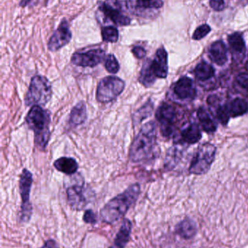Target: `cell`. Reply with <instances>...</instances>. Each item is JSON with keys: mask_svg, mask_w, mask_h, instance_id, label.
Listing matches in <instances>:
<instances>
[{"mask_svg": "<svg viewBox=\"0 0 248 248\" xmlns=\"http://www.w3.org/2000/svg\"><path fill=\"white\" fill-rule=\"evenodd\" d=\"M157 150V125L151 121L141 127L134 139L130 149V160L135 163L154 160L159 155Z\"/></svg>", "mask_w": 248, "mask_h": 248, "instance_id": "1", "label": "cell"}, {"mask_svg": "<svg viewBox=\"0 0 248 248\" xmlns=\"http://www.w3.org/2000/svg\"><path fill=\"white\" fill-rule=\"evenodd\" d=\"M140 194L141 186L136 183L131 185L123 192L112 198L100 210L102 221L106 224H113L122 219L138 201Z\"/></svg>", "mask_w": 248, "mask_h": 248, "instance_id": "2", "label": "cell"}, {"mask_svg": "<svg viewBox=\"0 0 248 248\" xmlns=\"http://www.w3.org/2000/svg\"><path fill=\"white\" fill-rule=\"evenodd\" d=\"M50 113L41 106H34L28 113L26 122L34 134V143L40 150H45L50 138Z\"/></svg>", "mask_w": 248, "mask_h": 248, "instance_id": "3", "label": "cell"}, {"mask_svg": "<svg viewBox=\"0 0 248 248\" xmlns=\"http://www.w3.org/2000/svg\"><path fill=\"white\" fill-rule=\"evenodd\" d=\"M168 74V58L164 47L156 52L154 59H147L143 64L138 81L144 87H151L157 78H166Z\"/></svg>", "mask_w": 248, "mask_h": 248, "instance_id": "4", "label": "cell"}, {"mask_svg": "<svg viewBox=\"0 0 248 248\" xmlns=\"http://www.w3.org/2000/svg\"><path fill=\"white\" fill-rule=\"evenodd\" d=\"M52 87L48 78L36 75L31 80L29 90L25 96V105L27 107L44 106L52 98Z\"/></svg>", "mask_w": 248, "mask_h": 248, "instance_id": "5", "label": "cell"}, {"mask_svg": "<svg viewBox=\"0 0 248 248\" xmlns=\"http://www.w3.org/2000/svg\"><path fill=\"white\" fill-rule=\"evenodd\" d=\"M32 182V173L27 169H23L19 180V192L21 198V206L18 217L19 222L20 224H26L29 222L33 214V208L30 202Z\"/></svg>", "mask_w": 248, "mask_h": 248, "instance_id": "6", "label": "cell"}, {"mask_svg": "<svg viewBox=\"0 0 248 248\" xmlns=\"http://www.w3.org/2000/svg\"><path fill=\"white\" fill-rule=\"evenodd\" d=\"M216 147L211 143L199 146L190 163L189 171L192 174L202 175L211 169L215 160Z\"/></svg>", "mask_w": 248, "mask_h": 248, "instance_id": "7", "label": "cell"}, {"mask_svg": "<svg viewBox=\"0 0 248 248\" xmlns=\"http://www.w3.org/2000/svg\"><path fill=\"white\" fill-rule=\"evenodd\" d=\"M125 87V81L119 77H105L100 80L98 85L96 100L99 103H111L122 94Z\"/></svg>", "mask_w": 248, "mask_h": 248, "instance_id": "8", "label": "cell"}, {"mask_svg": "<svg viewBox=\"0 0 248 248\" xmlns=\"http://www.w3.org/2000/svg\"><path fill=\"white\" fill-rule=\"evenodd\" d=\"M104 17L117 26L131 24V19L124 14L122 1L119 0H105L99 7Z\"/></svg>", "mask_w": 248, "mask_h": 248, "instance_id": "9", "label": "cell"}, {"mask_svg": "<svg viewBox=\"0 0 248 248\" xmlns=\"http://www.w3.org/2000/svg\"><path fill=\"white\" fill-rule=\"evenodd\" d=\"M177 118L176 109L171 105L163 103L156 112V119L160 124L163 137L170 138L175 131V122Z\"/></svg>", "mask_w": 248, "mask_h": 248, "instance_id": "10", "label": "cell"}, {"mask_svg": "<svg viewBox=\"0 0 248 248\" xmlns=\"http://www.w3.org/2000/svg\"><path fill=\"white\" fill-rule=\"evenodd\" d=\"M66 197L68 205L74 211H83L90 202L88 189L84 186V182L68 186Z\"/></svg>", "mask_w": 248, "mask_h": 248, "instance_id": "11", "label": "cell"}, {"mask_svg": "<svg viewBox=\"0 0 248 248\" xmlns=\"http://www.w3.org/2000/svg\"><path fill=\"white\" fill-rule=\"evenodd\" d=\"M106 59V52L102 49H93L86 52H77L73 54L71 62L77 66L93 68Z\"/></svg>", "mask_w": 248, "mask_h": 248, "instance_id": "12", "label": "cell"}, {"mask_svg": "<svg viewBox=\"0 0 248 248\" xmlns=\"http://www.w3.org/2000/svg\"><path fill=\"white\" fill-rule=\"evenodd\" d=\"M72 33L66 19H63L58 29L54 31L48 41V48L50 52H56L71 42Z\"/></svg>", "mask_w": 248, "mask_h": 248, "instance_id": "13", "label": "cell"}, {"mask_svg": "<svg viewBox=\"0 0 248 248\" xmlns=\"http://www.w3.org/2000/svg\"><path fill=\"white\" fill-rule=\"evenodd\" d=\"M163 0H125L128 10L134 16H145L146 13L163 7Z\"/></svg>", "mask_w": 248, "mask_h": 248, "instance_id": "14", "label": "cell"}, {"mask_svg": "<svg viewBox=\"0 0 248 248\" xmlns=\"http://www.w3.org/2000/svg\"><path fill=\"white\" fill-rule=\"evenodd\" d=\"M175 95L182 100H192L197 94L196 87L192 78L182 77L175 83L173 87Z\"/></svg>", "mask_w": 248, "mask_h": 248, "instance_id": "15", "label": "cell"}, {"mask_svg": "<svg viewBox=\"0 0 248 248\" xmlns=\"http://www.w3.org/2000/svg\"><path fill=\"white\" fill-rule=\"evenodd\" d=\"M132 223L128 218H124L119 231L116 233L113 243L109 248H125L131 240Z\"/></svg>", "mask_w": 248, "mask_h": 248, "instance_id": "16", "label": "cell"}, {"mask_svg": "<svg viewBox=\"0 0 248 248\" xmlns=\"http://www.w3.org/2000/svg\"><path fill=\"white\" fill-rule=\"evenodd\" d=\"M208 55L214 63L220 66L225 65L228 61V49L222 41H217L211 45Z\"/></svg>", "mask_w": 248, "mask_h": 248, "instance_id": "17", "label": "cell"}, {"mask_svg": "<svg viewBox=\"0 0 248 248\" xmlns=\"http://www.w3.org/2000/svg\"><path fill=\"white\" fill-rule=\"evenodd\" d=\"M228 42L234 59L243 61L246 52V42L243 35L240 33H232L229 36Z\"/></svg>", "mask_w": 248, "mask_h": 248, "instance_id": "18", "label": "cell"}, {"mask_svg": "<svg viewBox=\"0 0 248 248\" xmlns=\"http://www.w3.org/2000/svg\"><path fill=\"white\" fill-rule=\"evenodd\" d=\"M87 119V107L85 103L80 101L77 103L70 113L68 124L71 127H77L86 122Z\"/></svg>", "mask_w": 248, "mask_h": 248, "instance_id": "19", "label": "cell"}, {"mask_svg": "<svg viewBox=\"0 0 248 248\" xmlns=\"http://www.w3.org/2000/svg\"><path fill=\"white\" fill-rule=\"evenodd\" d=\"M181 138L183 142L189 144L198 143L202 138V131L197 123L189 124L181 132Z\"/></svg>", "mask_w": 248, "mask_h": 248, "instance_id": "20", "label": "cell"}, {"mask_svg": "<svg viewBox=\"0 0 248 248\" xmlns=\"http://www.w3.org/2000/svg\"><path fill=\"white\" fill-rule=\"evenodd\" d=\"M54 167L58 171L66 175H72L78 170V163L73 157H62L57 159L53 164Z\"/></svg>", "mask_w": 248, "mask_h": 248, "instance_id": "21", "label": "cell"}, {"mask_svg": "<svg viewBox=\"0 0 248 248\" xmlns=\"http://www.w3.org/2000/svg\"><path fill=\"white\" fill-rule=\"evenodd\" d=\"M198 228L195 221L189 218L183 220L176 227V234H179L185 240H189L195 237L197 234Z\"/></svg>", "mask_w": 248, "mask_h": 248, "instance_id": "22", "label": "cell"}, {"mask_svg": "<svg viewBox=\"0 0 248 248\" xmlns=\"http://www.w3.org/2000/svg\"><path fill=\"white\" fill-rule=\"evenodd\" d=\"M226 106L231 118L243 116L247 113L248 110L247 102L244 99L240 98V97L234 99Z\"/></svg>", "mask_w": 248, "mask_h": 248, "instance_id": "23", "label": "cell"}, {"mask_svg": "<svg viewBox=\"0 0 248 248\" xmlns=\"http://www.w3.org/2000/svg\"><path fill=\"white\" fill-rule=\"evenodd\" d=\"M197 114H198V119L200 122L201 126L205 132L208 133V134H213L216 131V124L205 108H199Z\"/></svg>", "mask_w": 248, "mask_h": 248, "instance_id": "24", "label": "cell"}, {"mask_svg": "<svg viewBox=\"0 0 248 248\" xmlns=\"http://www.w3.org/2000/svg\"><path fill=\"white\" fill-rule=\"evenodd\" d=\"M194 74L199 81H208L215 76V69L211 64L202 61L195 68Z\"/></svg>", "mask_w": 248, "mask_h": 248, "instance_id": "25", "label": "cell"}, {"mask_svg": "<svg viewBox=\"0 0 248 248\" xmlns=\"http://www.w3.org/2000/svg\"><path fill=\"white\" fill-rule=\"evenodd\" d=\"M154 110V103L152 100H149L147 103L144 105L141 108L138 109L133 115V124L134 125H138L141 123L143 121L147 119L152 114Z\"/></svg>", "mask_w": 248, "mask_h": 248, "instance_id": "26", "label": "cell"}, {"mask_svg": "<svg viewBox=\"0 0 248 248\" xmlns=\"http://www.w3.org/2000/svg\"><path fill=\"white\" fill-rule=\"evenodd\" d=\"M180 150L176 147L170 148L167 153V156L165 157V167L167 170H171L176 167V165L179 163V160H181Z\"/></svg>", "mask_w": 248, "mask_h": 248, "instance_id": "27", "label": "cell"}, {"mask_svg": "<svg viewBox=\"0 0 248 248\" xmlns=\"http://www.w3.org/2000/svg\"><path fill=\"white\" fill-rule=\"evenodd\" d=\"M101 36L104 42L115 43L119 39V31L115 26H105L102 28Z\"/></svg>", "mask_w": 248, "mask_h": 248, "instance_id": "28", "label": "cell"}, {"mask_svg": "<svg viewBox=\"0 0 248 248\" xmlns=\"http://www.w3.org/2000/svg\"><path fill=\"white\" fill-rule=\"evenodd\" d=\"M105 68H106V71L110 74H115L119 71L120 66H119V62L113 54H109L106 57Z\"/></svg>", "mask_w": 248, "mask_h": 248, "instance_id": "29", "label": "cell"}, {"mask_svg": "<svg viewBox=\"0 0 248 248\" xmlns=\"http://www.w3.org/2000/svg\"><path fill=\"white\" fill-rule=\"evenodd\" d=\"M216 116L223 125H227L230 121V116L227 110V106H218L216 108Z\"/></svg>", "mask_w": 248, "mask_h": 248, "instance_id": "30", "label": "cell"}, {"mask_svg": "<svg viewBox=\"0 0 248 248\" xmlns=\"http://www.w3.org/2000/svg\"><path fill=\"white\" fill-rule=\"evenodd\" d=\"M211 31V27L208 25L203 24L199 26L194 32L193 39L195 40H200L207 36Z\"/></svg>", "mask_w": 248, "mask_h": 248, "instance_id": "31", "label": "cell"}, {"mask_svg": "<svg viewBox=\"0 0 248 248\" xmlns=\"http://www.w3.org/2000/svg\"><path fill=\"white\" fill-rule=\"evenodd\" d=\"M83 218V221L86 224H95L97 222V216L90 209L85 211Z\"/></svg>", "mask_w": 248, "mask_h": 248, "instance_id": "32", "label": "cell"}, {"mask_svg": "<svg viewBox=\"0 0 248 248\" xmlns=\"http://www.w3.org/2000/svg\"><path fill=\"white\" fill-rule=\"evenodd\" d=\"M237 84L242 88L248 91V73H242L236 78Z\"/></svg>", "mask_w": 248, "mask_h": 248, "instance_id": "33", "label": "cell"}, {"mask_svg": "<svg viewBox=\"0 0 248 248\" xmlns=\"http://www.w3.org/2000/svg\"><path fill=\"white\" fill-rule=\"evenodd\" d=\"M132 52L137 59H143L147 55V51L141 46H135L132 49Z\"/></svg>", "mask_w": 248, "mask_h": 248, "instance_id": "34", "label": "cell"}, {"mask_svg": "<svg viewBox=\"0 0 248 248\" xmlns=\"http://www.w3.org/2000/svg\"><path fill=\"white\" fill-rule=\"evenodd\" d=\"M210 5L215 11H221L225 7V2L224 0H210Z\"/></svg>", "mask_w": 248, "mask_h": 248, "instance_id": "35", "label": "cell"}, {"mask_svg": "<svg viewBox=\"0 0 248 248\" xmlns=\"http://www.w3.org/2000/svg\"><path fill=\"white\" fill-rule=\"evenodd\" d=\"M39 248H60L59 245L55 240L50 239V240L45 241V244L42 247Z\"/></svg>", "mask_w": 248, "mask_h": 248, "instance_id": "36", "label": "cell"}, {"mask_svg": "<svg viewBox=\"0 0 248 248\" xmlns=\"http://www.w3.org/2000/svg\"><path fill=\"white\" fill-rule=\"evenodd\" d=\"M32 1H33V0H20L19 5H20V7H26V6L29 5V3Z\"/></svg>", "mask_w": 248, "mask_h": 248, "instance_id": "37", "label": "cell"}]
</instances>
